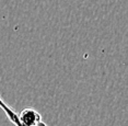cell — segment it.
Instances as JSON below:
<instances>
[{
    "instance_id": "obj_1",
    "label": "cell",
    "mask_w": 128,
    "mask_h": 126,
    "mask_svg": "<svg viewBox=\"0 0 128 126\" xmlns=\"http://www.w3.org/2000/svg\"><path fill=\"white\" fill-rule=\"evenodd\" d=\"M19 119L22 126H37L42 122V115L36 110L28 107L19 114Z\"/></svg>"
},
{
    "instance_id": "obj_2",
    "label": "cell",
    "mask_w": 128,
    "mask_h": 126,
    "mask_svg": "<svg viewBox=\"0 0 128 126\" xmlns=\"http://www.w3.org/2000/svg\"><path fill=\"white\" fill-rule=\"evenodd\" d=\"M0 109L6 113V115L8 116V118L10 119V122L12 123V124H14L16 126H22L21 122H20V119H19V115L16 113V111L13 109H11L9 105L2 100L1 96H0Z\"/></svg>"
},
{
    "instance_id": "obj_3",
    "label": "cell",
    "mask_w": 128,
    "mask_h": 126,
    "mask_svg": "<svg viewBox=\"0 0 128 126\" xmlns=\"http://www.w3.org/2000/svg\"><path fill=\"white\" fill-rule=\"evenodd\" d=\"M37 126H47V125H46V124H45V123H44V122H43V121H42V122H40V124H38V125H37Z\"/></svg>"
}]
</instances>
